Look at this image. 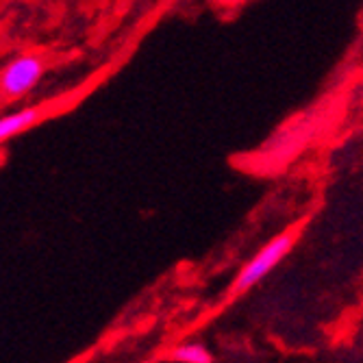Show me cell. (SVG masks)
I'll use <instances>...</instances> for the list:
<instances>
[{
    "instance_id": "5b68a950",
    "label": "cell",
    "mask_w": 363,
    "mask_h": 363,
    "mask_svg": "<svg viewBox=\"0 0 363 363\" xmlns=\"http://www.w3.org/2000/svg\"><path fill=\"white\" fill-rule=\"evenodd\" d=\"M0 94H3V91H0Z\"/></svg>"
},
{
    "instance_id": "7a4b0ae2",
    "label": "cell",
    "mask_w": 363,
    "mask_h": 363,
    "mask_svg": "<svg viewBox=\"0 0 363 363\" xmlns=\"http://www.w3.org/2000/svg\"><path fill=\"white\" fill-rule=\"evenodd\" d=\"M44 74V61L38 55H22L0 72V91L7 98H20L33 89Z\"/></svg>"
},
{
    "instance_id": "6da1fadb",
    "label": "cell",
    "mask_w": 363,
    "mask_h": 363,
    "mask_svg": "<svg viewBox=\"0 0 363 363\" xmlns=\"http://www.w3.org/2000/svg\"><path fill=\"white\" fill-rule=\"evenodd\" d=\"M294 240H296V235L289 233V230H285V233H281L272 242H268L248 261V266H244V270L235 279L233 289L235 291H248L261 279H266L279 266V263L289 255V250L294 248Z\"/></svg>"
},
{
    "instance_id": "3957f363",
    "label": "cell",
    "mask_w": 363,
    "mask_h": 363,
    "mask_svg": "<svg viewBox=\"0 0 363 363\" xmlns=\"http://www.w3.org/2000/svg\"><path fill=\"white\" fill-rule=\"evenodd\" d=\"M44 116V109L42 107H26V109H20L16 113H9V116H3L0 118V142H5L22 130L30 128L33 124H38Z\"/></svg>"
},
{
    "instance_id": "277c9868",
    "label": "cell",
    "mask_w": 363,
    "mask_h": 363,
    "mask_svg": "<svg viewBox=\"0 0 363 363\" xmlns=\"http://www.w3.org/2000/svg\"><path fill=\"white\" fill-rule=\"evenodd\" d=\"M172 359L183 363H209L213 361V354L203 344H183L172 350Z\"/></svg>"
}]
</instances>
